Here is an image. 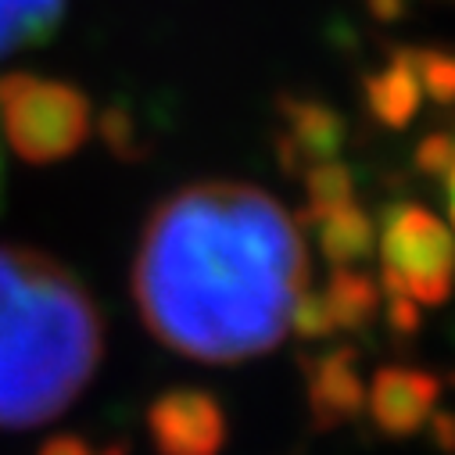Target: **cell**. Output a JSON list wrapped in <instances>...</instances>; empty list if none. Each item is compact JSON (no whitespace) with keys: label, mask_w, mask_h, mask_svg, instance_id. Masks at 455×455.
I'll list each match as a JSON object with an SVG mask.
<instances>
[{"label":"cell","mask_w":455,"mask_h":455,"mask_svg":"<svg viewBox=\"0 0 455 455\" xmlns=\"http://www.w3.org/2000/svg\"><path fill=\"white\" fill-rule=\"evenodd\" d=\"M416 165L441 187L444 201H451V172H455V148H451V137L448 133H434L419 144L416 151Z\"/></svg>","instance_id":"obj_15"},{"label":"cell","mask_w":455,"mask_h":455,"mask_svg":"<svg viewBox=\"0 0 455 455\" xmlns=\"http://www.w3.org/2000/svg\"><path fill=\"white\" fill-rule=\"evenodd\" d=\"M308 222L315 226V244H319L323 259L333 269H355L377 248L373 219L355 201L340 204V208H330V212H319Z\"/></svg>","instance_id":"obj_10"},{"label":"cell","mask_w":455,"mask_h":455,"mask_svg":"<svg viewBox=\"0 0 455 455\" xmlns=\"http://www.w3.org/2000/svg\"><path fill=\"white\" fill-rule=\"evenodd\" d=\"M100 352L104 326L90 291L61 262L0 244V430L65 412Z\"/></svg>","instance_id":"obj_2"},{"label":"cell","mask_w":455,"mask_h":455,"mask_svg":"<svg viewBox=\"0 0 455 455\" xmlns=\"http://www.w3.org/2000/svg\"><path fill=\"white\" fill-rule=\"evenodd\" d=\"M412 65H416V79H419L423 97H430L441 108L451 104V93H455V61H451V54H444L437 47L412 51Z\"/></svg>","instance_id":"obj_14"},{"label":"cell","mask_w":455,"mask_h":455,"mask_svg":"<svg viewBox=\"0 0 455 455\" xmlns=\"http://www.w3.org/2000/svg\"><path fill=\"white\" fill-rule=\"evenodd\" d=\"M308 287L298 222L244 183L183 187L148 219L133 294L148 330L197 363L273 352Z\"/></svg>","instance_id":"obj_1"},{"label":"cell","mask_w":455,"mask_h":455,"mask_svg":"<svg viewBox=\"0 0 455 455\" xmlns=\"http://www.w3.org/2000/svg\"><path fill=\"white\" fill-rule=\"evenodd\" d=\"M387 319H391V330L395 333L409 337L419 326V305L412 298H405V294H391L387 298Z\"/></svg>","instance_id":"obj_17"},{"label":"cell","mask_w":455,"mask_h":455,"mask_svg":"<svg viewBox=\"0 0 455 455\" xmlns=\"http://www.w3.org/2000/svg\"><path fill=\"white\" fill-rule=\"evenodd\" d=\"M283 140H280V162L287 169H298L301 162H326L340 151L345 140V123L333 108L319 100L283 97Z\"/></svg>","instance_id":"obj_8"},{"label":"cell","mask_w":455,"mask_h":455,"mask_svg":"<svg viewBox=\"0 0 455 455\" xmlns=\"http://www.w3.org/2000/svg\"><path fill=\"white\" fill-rule=\"evenodd\" d=\"M308 377V405L319 430L340 427L366 409V380L359 373L352 348H330L305 363Z\"/></svg>","instance_id":"obj_7"},{"label":"cell","mask_w":455,"mask_h":455,"mask_svg":"<svg viewBox=\"0 0 455 455\" xmlns=\"http://www.w3.org/2000/svg\"><path fill=\"white\" fill-rule=\"evenodd\" d=\"M380 294L441 305L451 287V237L444 219L419 204H391L380 219Z\"/></svg>","instance_id":"obj_4"},{"label":"cell","mask_w":455,"mask_h":455,"mask_svg":"<svg viewBox=\"0 0 455 455\" xmlns=\"http://www.w3.org/2000/svg\"><path fill=\"white\" fill-rule=\"evenodd\" d=\"M419 104H423V90H419V79H416L412 51H395L391 61L366 79L370 116L387 130H402V126L412 123Z\"/></svg>","instance_id":"obj_9"},{"label":"cell","mask_w":455,"mask_h":455,"mask_svg":"<svg viewBox=\"0 0 455 455\" xmlns=\"http://www.w3.org/2000/svg\"><path fill=\"white\" fill-rule=\"evenodd\" d=\"M100 137L108 140L111 151H119V155L137 151V140H133V119L126 116L123 108L104 111V116H100Z\"/></svg>","instance_id":"obj_16"},{"label":"cell","mask_w":455,"mask_h":455,"mask_svg":"<svg viewBox=\"0 0 455 455\" xmlns=\"http://www.w3.org/2000/svg\"><path fill=\"white\" fill-rule=\"evenodd\" d=\"M319 294L326 301L333 330H359L380 308V287L366 273H359V266L355 269H333Z\"/></svg>","instance_id":"obj_12"},{"label":"cell","mask_w":455,"mask_h":455,"mask_svg":"<svg viewBox=\"0 0 455 455\" xmlns=\"http://www.w3.org/2000/svg\"><path fill=\"white\" fill-rule=\"evenodd\" d=\"M370 12H373L380 22H395V19H402V12H405V0H370Z\"/></svg>","instance_id":"obj_19"},{"label":"cell","mask_w":455,"mask_h":455,"mask_svg":"<svg viewBox=\"0 0 455 455\" xmlns=\"http://www.w3.org/2000/svg\"><path fill=\"white\" fill-rule=\"evenodd\" d=\"M65 0H0V58L54 36Z\"/></svg>","instance_id":"obj_11"},{"label":"cell","mask_w":455,"mask_h":455,"mask_svg":"<svg viewBox=\"0 0 455 455\" xmlns=\"http://www.w3.org/2000/svg\"><path fill=\"white\" fill-rule=\"evenodd\" d=\"M441 384L434 373L416 366H384L366 384V409L380 434L409 437L423 430L437 409Z\"/></svg>","instance_id":"obj_6"},{"label":"cell","mask_w":455,"mask_h":455,"mask_svg":"<svg viewBox=\"0 0 455 455\" xmlns=\"http://www.w3.org/2000/svg\"><path fill=\"white\" fill-rule=\"evenodd\" d=\"M148 430L158 455H219L226 444V412L201 387H176L151 402Z\"/></svg>","instance_id":"obj_5"},{"label":"cell","mask_w":455,"mask_h":455,"mask_svg":"<svg viewBox=\"0 0 455 455\" xmlns=\"http://www.w3.org/2000/svg\"><path fill=\"white\" fill-rule=\"evenodd\" d=\"M305 190H308V215L305 219H312L319 212L352 204L355 201V176L345 162L326 158V162H315L305 172Z\"/></svg>","instance_id":"obj_13"},{"label":"cell","mask_w":455,"mask_h":455,"mask_svg":"<svg viewBox=\"0 0 455 455\" xmlns=\"http://www.w3.org/2000/svg\"><path fill=\"white\" fill-rule=\"evenodd\" d=\"M40 455H93V448L83 441V437H72V434H61V437H51Z\"/></svg>","instance_id":"obj_18"},{"label":"cell","mask_w":455,"mask_h":455,"mask_svg":"<svg viewBox=\"0 0 455 455\" xmlns=\"http://www.w3.org/2000/svg\"><path fill=\"white\" fill-rule=\"evenodd\" d=\"M0 126L26 162H61L90 137V100L68 83L15 72L0 79Z\"/></svg>","instance_id":"obj_3"}]
</instances>
